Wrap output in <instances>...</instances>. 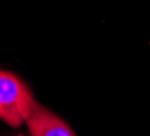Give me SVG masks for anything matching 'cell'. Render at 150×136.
I'll use <instances>...</instances> for the list:
<instances>
[{"instance_id":"obj_1","label":"cell","mask_w":150,"mask_h":136,"mask_svg":"<svg viewBox=\"0 0 150 136\" xmlns=\"http://www.w3.org/2000/svg\"><path fill=\"white\" fill-rule=\"evenodd\" d=\"M37 100L15 74L0 69V120L12 128L26 124Z\"/></svg>"},{"instance_id":"obj_2","label":"cell","mask_w":150,"mask_h":136,"mask_svg":"<svg viewBox=\"0 0 150 136\" xmlns=\"http://www.w3.org/2000/svg\"><path fill=\"white\" fill-rule=\"evenodd\" d=\"M26 124L31 136H77L62 119L42 107L38 101L33 107Z\"/></svg>"}]
</instances>
